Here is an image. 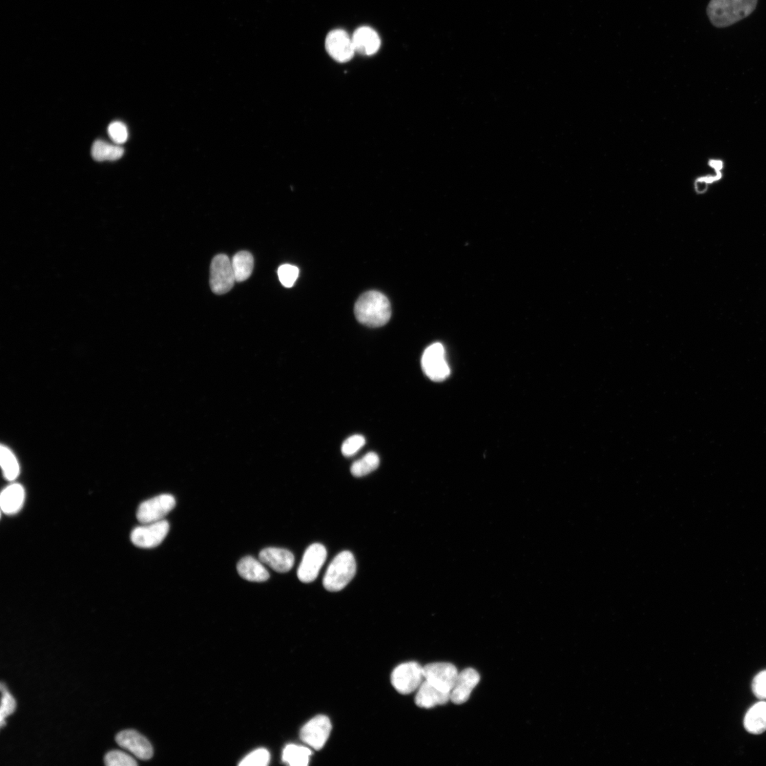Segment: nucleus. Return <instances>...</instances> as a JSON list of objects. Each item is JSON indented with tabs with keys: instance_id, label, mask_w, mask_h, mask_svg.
<instances>
[{
	"instance_id": "nucleus-23",
	"label": "nucleus",
	"mask_w": 766,
	"mask_h": 766,
	"mask_svg": "<svg viewBox=\"0 0 766 766\" xmlns=\"http://www.w3.org/2000/svg\"><path fill=\"white\" fill-rule=\"evenodd\" d=\"M311 755L312 752L308 748L289 744L283 750V761L292 766H306Z\"/></svg>"
},
{
	"instance_id": "nucleus-27",
	"label": "nucleus",
	"mask_w": 766,
	"mask_h": 766,
	"mask_svg": "<svg viewBox=\"0 0 766 766\" xmlns=\"http://www.w3.org/2000/svg\"><path fill=\"white\" fill-rule=\"evenodd\" d=\"M271 755L265 749L257 750L246 756L239 763L243 766H265L270 762Z\"/></svg>"
},
{
	"instance_id": "nucleus-14",
	"label": "nucleus",
	"mask_w": 766,
	"mask_h": 766,
	"mask_svg": "<svg viewBox=\"0 0 766 766\" xmlns=\"http://www.w3.org/2000/svg\"><path fill=\"white\" fill-rule=\"evenodd\" d=\"M480 680L479 673L473 669H467L462 671L459 673L451 691V701L455 705H462L466 702L473 689L479 684Z\"/></svg>"
},
{
	"instance_id": "nucleus-32",
	"label": "nucleus",
	"mask_w": 766,
	"mask_h": 766,
	"mask_svg": "<svg viewBox=\"0 0 766 766\" xmlns=\"http://www.w3.org/2000/svg\"><path fill=\"white\" fill-rule=\"evenodd\" d=\"M752 691L759 699H766V671L759 673L752 682Z\"/></svg>"
},
{
	"instance_id": "nucleus-3",
	"label": "nucleus",
	"mask_w": 766,
	"mask_h": 766,
	"mask_svg": "<svg viewBox=\"0 0 766 766\" xmlns=\"http://www.w3.org/2000/svg\"><path fill=\"white\" fill-rule=\"evenodd\" d=\"M357 572L355 558L350 551L339 553L328 566L323 585L330 592L343 590L354 578Z\"/></svg>"
},
{
	"instance_id": "nucleus-11",
	"label": "nucleus",
	"mask_w": 766,
	"mask_h": 766,
	"mask_svg": "<svg viewBox=\"0 0 766 766\" xmlns=\"http://www.w3.org/2000/svg\"><path fill=\"white\" fill-rule=\"evenodd\" d=\"M459 672L448 662H433L424 667V680L439 689L451 693Z\"/></svg>"
},
{
	"instance_id": "nucleus-26",
	"label": "nucleus",
	"mask_w": 766,
	"mask_h": 766,
	"mask_svg": "<svg viewBox=\"0 0 766 766\" xmlns=\"http://www.w3.org/2000/svg\"><path fill=\"white\" fill-rule=\"evenodd\" d=\"M299 273L298 267L289 264L280 265L278 270V276L280 283L287 288L292 287L294 285L298 278Z\"/></svg>"
},
{
	"instance_id": "nucleus-28",
	"label": "nucleus",
	"mask_w": 766,
	"mask_h": 766,
	"mask_svg": "<svg viewBox=\"0 0 766 766\" xmlns=\"http://www.w3.org/2000/svg\"><path fill=\"white\" fill-rule=\"evenodd\" d=\"M1 691L3 697L1 708H0V723H1V728H3L5 724V719L14 711L16 702L13 697L4 686L3 682L1 684Z\"/></svg>"
},
{
	"instance_id": "nucleus-13",
	"label": "nucleus",
	"mask_w": 766,
	"mask_h": 766,
	"mask_svg": "<svg viewBox=\"0 0 766 766\" xmlns=\"http://www.w3.org/2000/svg\"><path fill=\"white\" fill-rule=\"evenodd\" d=\"M116 741L121 747L129 750L140 759L148 760L153 756V747L149 741L134 730L119 732Z\"/></svg>"
},
{
	"instance_id": "nucleus-10",
	"label": "nucleus",
	"mask_w": 766,
	"mask_h": 766,
	"mask_svg": "<svg viewBox=\"0 0 766 766\" xmlns=\"http://www.w3.org/2000/svg\"><path fill=\"white\" fill-rule=\"evenodd\" d=\"M331 728L330 719L324 715H318L304 724L300 738L310 747L320 750L328 740Z\"/></svg>"
},
{
	"instance_id": "nucleus-15",
	"label": "nucleus",
	"mask_w": 766,
	"mask_h": 766,
	"mask_svg": "<svg viewBox=\"0 0 766 766\" xmlns=\"http://www.w3.org/2000/svg\"><path fill=\"white\" fill-rule=\"evenodd\" d=\"M260 562L278 573L291 571L295 563L294 555L288 550L279 548H267L259 553Z\"/></svg>"
},
{
	"instance_id": "nucleus-2",
	"label": "nucleus",
	"mask_w": 766,
	"mask_h": 766,
	"mask_svg": "<svg viewBox=\"0 0 766 766\" xmlns=\"http://www.w3.org/2000/svg\"><path fill=\"white\" fill-rule=\"evenodd\" d=\"M355 313L357 320L370 327L385 325L391 318V305L387 298L378 291H368L357 300Z\"/></svg>"
},
{
	"instance_id": "nucleus-30",
	"label": "nucleus",
	"mask_w": 766,
	"mask_h": 766,
	"mask_svg": "<svg viewBox=\"0 0 766 766\" xmlns=\"http://www.w3.org/2000/svg\"><path fill=\"white\" fill-rule=\"evenodd\" d=\"M366 440L361 435H354L347 439L343 444L342 451L344 457H353L365 445Z\"/></svg>"
},
{
	"instance_id": "nucleus-24",
	"label": "nucleus",
	"mask_w": 766,
	"mask_h": 766,
	"mask_svg": "<svg viewBox=\"0 0 766 766\" xmlns=\"http://www.w3.org/2000/svg\"><path fill=\"white\" fill-rule=\"evenodd\" d=\"M0 463L5 479L14 481L18 478L20 468L18 461L11 450L2 446L0 449Z\"/></svg>"
},
{
	"instance_id": "nucleus-5",
	"label": "nucleus",
	"mask_w": 766,
	"mask_h": 766,
	"mask_svg": "<svg viewBox=\"0 0 766 766\" xmlns=\"http://www.w3.org/2000/svg\"><path fill=\"white\" fill-rule=\"evenodd\" d=\"M422 366L426 376L433 381H444L449 376L451 370L442 344H433L425 350Z\"/></svg>"
},
{
	"instance_id": "nucleus-8",
	"label": "nucleus",
	"mask_w": 766,
	"mask_h": 766,
	"mask_svg": "<svg viewBox=\"0 0 766 766\" xmlns=\"http://www.w3.org/2000/svg\"><path fill=\"white\" fill-rule=\"evenodd\" d=\"M170 529L167 520L143 524L135 528L131 534V540L137 547L152 549L160 545L167 537Z\"/></svg>"
},
{
	"instance_id": "nucleus-21",
	"label": "nucleus",
	"mask_w": 766,
	"mask_h": 766,
	"mask_svg": "<svg viewBox=\"0 0 766 766\" xmlns=\"http://www.w3.org/2000/svg\"><path fill=\"white\" fill-rule=\"evenodd\" d=\"M231 261L236 282H243L250 278L254 266V257L251 253L240 252L232 258Z\"/></svg>"
},
{
	"instance_id": "nucleus-31",
	"label": "nucleus",
	"mask_w": 766,
	"mask_h": 766,
	"mask_svg": "<svg viewBox=\"0 0 766 766\" xmlns=\"http://www.w3.org/2000/svg\"><path fill=\"white\" fill-rule=\"evenodd\" d=\"M108 134L112 140L118 144L125 142L128 138L127 127L121 121H114L110 123Z\"/></svg>"
},
{
	"instance_id": "nucleus-12",
	"label": "nucleus",
	"mask_w": 766,
	"mask_h": 766,
	"mask_svg": "<svg viewBox=\"0 0 766 766\" xmlns=\"http://www.w3.org/2000/svg\"><path fill=\"white\" fill-rule=\"evenodd\" d=\"M328 53L340 63H346L354 57L356 51L352 38L344 30L337 29L328 33L325 41Z\"/></svg>"
},
{
	"instance_id": "nucleus-29",
	"label": "nucleus",
	"mask_w": 766,
	"mask_h": 766,
	"mask_svg": "<svg viewBox=\"0 0 766 766\" xmlns=\"http://www.w3.org/2000/svg\"><path fill=\"white\" fill-rule=\"evenodd\" d=\"M105 762L107 765L110 766H134L137 765L132 757L120 751L109 752L106 756Z\"/></svg>"
},
{
	"instance_id": "nucleus-4",
	"label": "nucleus",
	"mask_w": 766,
	"mask_h": 766,
	"mask_svg": "<svg viewBox=\"0 0 766 766\" xmlns=\"http://www.w3.org/2000/svg\"><path fill=\"white\" fill-rule=\"evenodd\" d=\"M424 680V667L414 661L400 665L393 671L391 675L393 687L403 695L418 690Z\"/></svg>"
},
{
	"instance_id": "nucleus-19",
	"label": "nucleus",
	"mask_w": 766,
	"mask_h": 766,
	"mask_svg": "<svg viewBox=\"0 0 766 766\" xmlns=\"http://www.w3.org/2000/svg\"><path fill=\"white\" fill-rule=\"evenodd\" d=\"M237 571L241 577L251 582H265L270 577L263 564L252 556L243 558L238 563Z\"/></svg>"
},
{
	"instance_id": "nucleus-9",
	"label": "nucleus",
	"mask_w": 766,
	"mask_h": 766,
	"mask_svg": "<svg viewBox=\"0 0 766 766\" xmlns=\"http://www.w3.org/2000/svg\"><path fill=\"white\" fill-rule=\"evenodd\" d=\"M326 548L320 544L309 546L306 550L298 571L300 581L304 584L315 581L326 558Z\"/></svg>"
},
{
	"instance_id": "nucleus-25",
	"label": "nucleus",
	"mask_w": 766,
	"mask_h": 766,
	"mask_svg": "<svg viewBox=\"0 0 766 766\" xmlns=\"http://www.w3.org/2000/svg\"><path fill=\"white\" fill-rule=\"evenodd\" d=\"M380 465L379 455L374 452L367 453L364 457L352 464L351 474L355 477H363L376 470Z\"/></svg>"
},
{
	"instance_id": "nucleus-6",
	"label": "nucleus",
	"mask_w": 766,
	"mask_h": 766,
	"mask_svg": "<svg viewBox=\"0 0 766 766\" xmlns=\"http://www.w3.org/2000/svg\"><path fill=\"white\" fill-rule=\"evenodd\" d=\"M236 282L230 258L224 254L216 256L211 266L210 283L212 291L217 295L230 292Z\"/></svg>"
},
{
	"instance_id": "nucleus-18",
	"label": "nucleus",
	"mask_w": 766,
	"mask_h": 766,
	"mask_svg": "<svg viewBox=\"0 0 766 766\" xmlns=\"http://www.w3.org/2000/svg\"><path fill=\"white\" fill-rule=\"evenodd\" d=\"M25 501V488L20 484L13 483L6 487L0 495V507L5 514L13 515L22 510Z\"/></svg>"
},
{
	"instance_id": "nucleus-22",
	"label": "nucleus",
	"mask_w": 766,
	"mask_h": 766,
	"mask_svg": "<svg viewBox=\"0 0 766 766\" xmlns=\"http://www.w3.org/2000/svg\"><path fill=\"white\" fill-rule=\"evenodd\" d=\"M123 153L122 147L101 140L95 141L92 147L93 158L97 161L116 160L121 158Z\"/></svg>"
},
{
	"instance_id": "nucleus-17",
	"label": "nucleus",
	"mask_w": 766,
	"mask_h": 766,
	"mask_svg": "<svg viewBox=\"0 0 766 766\" xmlns=\"http://www.w3.org/2000/svg\"><path fill=\"white\" fill-rule=\"evenodd\" d=\"M356 53L371 56L378 52L381 47V38L376 32L370 27L359 28L352 37Z\"/></svg>"
},
{
	"instance_id": "nucleus-1",
	"label": "nucleus",
	"mask_w": 766,
	"mask_h": 766,
	"mask_svg": "<svg viewBox=\"0 0 766 766\" xmlns=\"http://www.w3.org/2000/svg\"><path fill=\"white\" fill-rule=\"evenodd\" d=\"M757 3L758 0H711L707 14L715 27H728L749 16Z\"/></svg>"
},
{
	"instance_id": "nucleus-20",
	"label": "nucleus",
	"mask_w": 766,
	"mask_h": 766,
	"mask_svg": "<svg viewBox=\"0 0 766 766\" xmlns=\"http://www.w3.org/2000/svg\"><path fill=\"white\" fill-rule=\"evenodd\" d=\"M744 728L753 734H761L766 731V702H760L752 707L743 720Z\"/></svg>"
},
{
	"instance_id": "nucleus-16",
	"label": "nucleus",
	"mask_w": 766,
	"mask_h": 766,
	"mask_svg": "<svg viewBox=\"0 0 766 766\" xmlns=\"http://www.w3.org/2000/svg\"><path fill=\"white\" fill-rule=\"evenodd\" d=\"M449 700L451 693L439 689L425 680L418 689L416 698V705L425 709L445 705Z\"/></svg>"
},
{
	"instance_id": "nucleus-7",
	"label": "nucleus",
	"mask_w": 766,
	"mask_h": 766,
	"mask_svg": "<svg viewBox=\"0 0 766 766\" xmlns=\"http://www.w3.org/2000/svg\"><path fill=\"white\" fill-rule=\"evenodd\" d=\"M174 496L163 494L142 503L137 511V519L143 524H149L163 520L164 516L170 513L176 507Z\"/></svg>"
}]
</instances>
